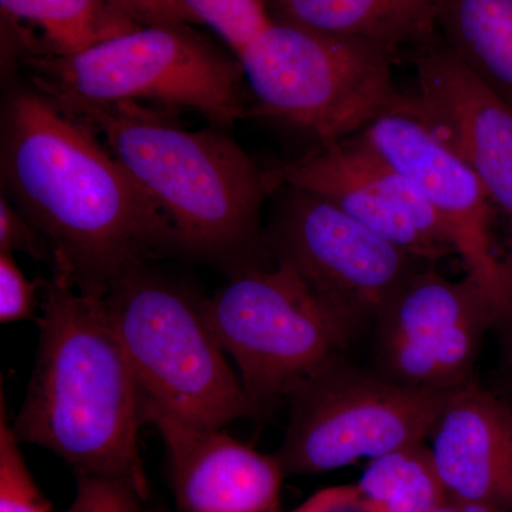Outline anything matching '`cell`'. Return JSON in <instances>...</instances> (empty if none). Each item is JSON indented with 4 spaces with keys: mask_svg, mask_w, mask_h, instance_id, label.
Returning a JSON list of instances; mask_svg holds the SVG:
<instances>
[{
    "mask_svg": "<svg viewBox=\"0 0 512 512\" xmlns=\"http://www.w3.org/2000/svg\"><path fill=\"white\" fill-rule=\"evenodd\" d=\"M0 168L3 195L80 291L104 296L127 269L180 254L170 222L100 137L29 83L6 94Z\"/></svg>",
    "mask_w": 512,
    "mask_h": 512,
    "instance_id": "1",
    "label": "cell"
},
{
    "mask_svg": "<svg viewBox=\"0 0 512 512\" xmlns=\"http://www.w3.org/2000/svg\"><path fill=\"white\" fill-rule=\"evenodd\" d=\"M39 352L12 429L79 476L110 478L150 500L138 448L141 392L103 296L52 268L39 320Z\"/></svg>",
    "mask_w": 512,
    "mask_h": 512,
    "instance_id": "2",
    "label": "cell"
},
{
    "mask_svg": "<svg viewBox=\"0 0 512 512\" xmlns=\"http://www.w3.org/2000/svg\"><path fill=\"white\" fill-rule=\"evenodd\" d=\"M53 104L92 128L147 191L170 222L180 254L228 275L272 262L262 210L274 178L227 130H187L143 104Z\"/></svg>",
    "mask_w": 512,
    "mask_h": 512,
    "instance_id": "3",
    "label": "cell"
},
{
    "mask_svg": "<svg viewBox=\"0 0 512 512\" xmlns=\"http://www.w3.org/2000/svg\"><path fill=\"white\" fill-rule=\"evenodd\" d=\"M30 86L56 104L148 103L188 109L229 130L249 116L238 56L181 20L151 23L67 57H19Z\"/></svg>",
    "mask_w": 512,
    "mask_h": 512,
    "instance_id": "4",
    "label": "cell"
},
{
    "mask_svg": "<svg viewBox=\"0 0 512 512\" xmlns=\"http://www.w3.org/2000/svg\"><path fill=\"white\" fill-rule=\"evenodd\" d=\"M107 311L141 392L154 410L204 429L258 416L204 311V301L146 264L104 293Z\"/></svg>",
    "mask_w": 512,
    "mask_h": 512,
    "instance_id": "5",
    "label": "cell"
},
{
    "mask_svg": "<svg viewBox=\"0 0 512 512\" xmlns=\"http://www.w3.org/2000/svg\"><path fill=\"white\" fill-rule=\"evenodd\" d=\"M249 116L278 121L318 144L355 136L396 106L397 56L367 40L272 20L238 55Z\"/></svg>",
    "mask_w": 512,
    "mask_h": 512,
    "instance_id": "6",
    "label": "cell"
},
{
    "mask_svg": "<svg viewBox=\"0 0 512 512\" xmlns=\"http://www.w3.org/2000/svg\"><path fill=\"white\" fill-rule=\"evenodd\" d=\"M204 311L258 414L342 363L355 333L291 268L275 262L228 275Z\"/></svg>",
    "mask_w": 512,
    "mask_h": 512,
    "instance_id": "7",
    "label": "cell"
},
{
    "mask_svg": "<svg viewBox=\"0 0 512 512\" xmlns=\"http://www.w3.org/2000/svg\"><path fill=\"white\" fill-rule=\"evenodd\" d=\"M450 392L362 375L339 363L293 394L275 457L285 476H302L427 441Z\"/></svg>",
    "mask_w": 512,
    "mask_h": 512,
    "instance_id": "8",
    "label": "cell"
},
{
    "mask_svg": "<svg viewBox=\"0 0 512 512\" xmlns=\"http://www.w3.org/2000/svg\"><path fill=\"white\" fill-rule=\"evenodd\" d=\"M271 198L265 242L272 262L291 268L355 332L430 264L312 192L276 184Z\"/></svg>",
    "mask_w": 512,
    "mask_h": 512,
    "instance_id": "9",
    "label": "cell"
},
{
    "mask_svg": "<svg viewBox=\"0 0 512 512\" xmlns=\"http://www.w3.org/2000/svg\"><path fill=\"white\" fill-rule=\"evenodd\" d=\"M360 134L429 201L466 275L483 289L498 320L512 318V274L494 239L498 214L474 171L427 124L403 110L387 111Z\"/></svg>",
    "mask_w": 512,
    "mask_h": 512,
    "instance_id": "10",
    "label": "cell"
},
{
    "mask_svg": "<svg viewBox=\"0 0 512 512\" xmlns=\"http://www.w3.org/2000/svg\"><path fill=\"white\" fill-rule=\"evenodd\" d=\"M271 174L275 187L291 185L319 195L423 261L436 264L444 256L456 254L429 201L360 133L313 146Z\"/></svg>",
    "mask_w": 512,
    "mask_h": 512,
    "instance_id": "11",
    "label": "cell"
},
{
    "mask_svg": "<svg viewBox=\"0 0 512 512\" xmlns=\"http://www.w3.org/2000/svg\"><path fill=\"white\" fill-rule=\"evenodd\" d=\"M417 89L394 109L423 121L477 175L507 227L512 274V107L478 82L441 35L413 50Z\"/></svg>",
    "mask_w": 512,
    "mask_h": 512,
    "instance_id": "12",
    "label": "cell"
},
{
    "mask_svg": "<svg viewBox=\"0 0 512 512\" xmlns=\"http://www.w3.org/2000/svg\"><path fill=\"white\" fill-rule=\"evenodd\" d=\"M143 423L164 441L183 512H281L285 473L275 456L154 410L143 412Z\"/></svg>",
    "mask_w": 512,
    "mask_h": 512,
    "instance_id": "13",
    "label": "cell"
},
{
    "mask_svg": "<svg viewBox=\"0 0 512 512\" xmlns=\"http://www.w3.org/2000/svg\"><path fill=\"white\" fill-rule=\"evenodd\" d=\"M448 497L512 512V409L474 382L447 394L427 439Z\"/></svg>",
    "mask_w": 512,
    "mask_h": 512,
    "instance_id": "14",
    "label": "cell"
},
{
    "mask_svg": "<svg viewBox=\"0 0 512 512\" xmlns=\"http://www.w3.org/2000/svg\"><path fill=\"white\" fill-rule=\"evenodd\" d=\"M13 57H67L151 25L136 0H0Z\"/></svg>",
    "mask_w": 512,
    "mask_h": 512,
    "instance_id": "15",
    "label": "cell"
},
{
    "mask_svg": "<svg viewBox=\"0 0 512 512\" xmlns=\"http://www.w3.org/2000/svg\"><path fill=\"white\" fill-rule=\"evenodd\" d=\"M446 0H264L272 20L367 40L399 55L440 36Z\"/></svg>",
    "mask_w": 512,
    "mask_h": 512,
    "instance_id": "16",
    "label": "cell"
},
{
    "mask_svg": "<svg viewBox=\"0 0 512 512\" xmlns=\"http://www.w3.org/2000/svg\"><path fill=\"white\" fill-rule=\"evenodd\" d=\"M377 346L433 342L473 322H500L487 295L464 276L451 281L434 264L421 266L377 316Z\"/></svg>",
    "mask_w": 512,
    "mask_h": 512,
    "instance_id": "17",
    "label": "cell"
},
{
    "mask_svg": "<svg viewBox=\"0 0 512 512\" xmlns=\"http://www.w3.org/2000/svg\"><path fill=\"white\" fill-rule=\"evenodd\" d=\"M439 26L478 82L512 107V0H446Z\"/></svg>",
    "mask_w": 512,
    "mask_h": 512,
    "instance_id": "18",
    "label": "cell"
},
{
    "mask_svg": "<svg viewBox=\"0 0 512 512\" xmlns=\"http://www.w3.org/2000/svg\"><path fill=\"white\" fill-rule=\"evenodd\" d=\"M357 485L384 512H433L450 498L427 441L373 458Z\"/></svg>",
    "mask_w": 512,
    "mask_h": 512,
    "instance_id": "19",
    "label": "cell"
},
{
    "mask_svg": "<svg viewBox=\"0 0 512 512\" xmlns=\"http://www.w3.org/2000/svg\"><path fill=\"white\" fill-rule=\"evenodd\" d=\"M190 23L212 30L232 53L239 55L272 23L264 0H174Z\"/></svg>",
    "mask_w": 512,
    "mask_h": 512,
    "instance_id": "20",
    "label": "cell"
},
{
    "mask_svg": "<svg viewBox=\"0 0 512 512\" xmlns=\"http://www.w3.org/2000/svg\"><path fill=\"white\" fill-rule=\"evenodd\" d=\"M0 512H53L20 450L2 397L0 410Z\"/></svg>",
    "mask_w": 512,
    "mask_h": 512,
    "instance_id": "21",
    "label": "cell"
},
{
    "mask_svg": "<svg viewBox=\"0 0 512 512\" xmlns=\"http://www.w3.org/2000/svg\"><path fill=\"white\" fill-rule=\"evenodd\" d=\"M146 501L128 485L110 478L76 476V494L66 512H144Z\"/></svg>",
    "mask_w": 512,
    "mask_h": 512,
    "instance_id": "22",
    "label": "cell"
},
{
    "mask_svg": "<svg viewBox=\"0 0 512 512\" xmlns=\"http://www.w3.org/2000/svg\"><path fill=\"white\" fill-rule=\"evenodd\" d=\"M37 282H30L13 254L0 251V322L33 319Z\"/></svg>",
    "mask_w": 512,
    "mask_h": 512,
    "instance_id": "23",
    "label": "cell"
},
{
    "mask_svg": "<svg viewBox=\"0 0 512 512\" xmlns=\"http://www.w3.org/2000/svg\"><path fill=\"white\" fill-rule=\"evenodd\" d=\"M0 251L22 252L36 261L52 264L53 251L49 242L3 194L0 198Z\"/></svg>",
    "mask_w": 512,
    "mask_h": 512,
    "instance_id": "24",
    "label": "cell"
},
{
    "mask_svg": "<svg viewBox=\"0 0 512 512\" xmlns=\"http://www.w3.org/2000/svg\"><path fill=\"white\" fill-rule=\"evenodd\" d=\"M296 512H384L359 485H339L313 494Z\"/></svg>",
    "mask_w": 512,
    "mask_h": 512,
    "instance_id": "25",
    "label": "cell"
},
{
    "mask_svg": "<svg viewBox=\"0 0 512 512\" xmlns=\"http://www.w3.org/2000/svg\"><path fill=\"white\" fill-rule=\"evenodd\" d=\"M433 512H504L490 505L467 503V501L453 500L448 498L446 503L440 505Z\"/></svg>",
    "mask_w": 512,
    "mask_h": 512,
    "instance_id": "26",
    "label": "cell"
},
{
    "mask_svg": "<svg viewBox=\"0 0 512 512\" xmlns=\"http://www.w3.org/2000/svg\"><path fill=\"white\" fill-rule=\"evenodd\" d=\"M293 512H296V511H293Z\"/></svg>",
    "mask_w": 512,
    "mask_h": 512,
    "instance_id": "27",
    "label": "cell"
}]
</instances>
